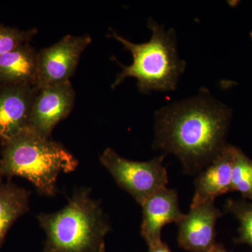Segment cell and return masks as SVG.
Here are the masks:
<instances>
[{
	"label": "cell",
	"mask_w": 252,
	"mask_h": 252,
	"mask_svg": "<svg viewBox=\"0 0 252 252\" xmlns=\"http://www.w3.org/2000/svg\"><path fill=\"white\" fill-rule=\"evenodd\" d=\"M92 41L91 36H64L38 52L36 86L38 89L70 81L81 55Z\"/></svg>",
	"instance_id": "8992f818"
},
{
	"label": "cell",
	"mask_w": 252,
	"mask_h": 252,
	"mask_svg": "<svg viewBox=\"0 0 252 252\" xmlns=\"http://www.w3.org/2000/svg\"><path fill=\"white\" fill-rule=\"evenodd\" d=\"M37 218L46 235L43 252H105L111 227L91 189L76 190L61 210Z\"/></svg>",
	"instance_id": "3957f363"
},
{
	"label": "cell",
	"mask_w": 252,
	"mask_h": 252,
	"mask_svg": "<svg viewBox=\"0 0 252 252\" xmlns=\"http://www.w3.org/2000/svg\"><path fill=\"white\" fill-rule=\"evenodd\" d=\"M74 99L75 92L70 81L38 89L28 127L51 137L54 127L72 112Z\"/></svg>",
	"instance_id": "52a82bcc"
},
{
	"label": "cell",
	"mask_w": 252,
	"mask_h": 252,
	"mask_svg": "<svg viewBox=\"0 0 252 252\" xmlns=\"http://www.w3.org/2000/svg\"><path fill=\"white\" fill-rule=\"evenodd\" d=\"M141 205V235L148 246L162 241L161 231L164 226L174 222L177 223L184 216L177 191L167 187L158 190Z\"/></svg>",
	"instance_id": "30bf717a"
},
{
	"label": "cell",
	"mask_w": 252,
	"mask_h": 252,
	"mask_svg": "<svg viewBox=\"0 0 252 252\" xmlns=\"http://www.w3.org/2000/svg\"><path fill=\"white\" fill-rule=\"evenodd\" d=\"M225 208V211L236 217L240 223L235 243L247 244L252 248V203L246 200H228Z\"/></svg>",
	"instance_id": "9a60e30c"
},
{
	"label": "cell",
	"mask_w": 252,
	"mask_h": 252,
	"mask_svg": "<svg viewBox=\"0 0 252 252\" xmlns=\"http://www.w3.org/2000/svg\"><path fill=\"white\" fill-rule=\"evenodd\" d=\"M223 214L214 202L190 205L177 222L179 245L190 252H210L217 243L216 223Z\"/></svg>",
	"instance_id": "ba28073f"
},
{
	"label": "cell",
	"mask_w": 252,
	"mask_h": 252,
	"mask_svg": "<svg viewBox=\"0 0 252 252\" xmlns=\"http://www.w3.org/2000/svg\"><path fill=\"white\" fill-rule=\"evenodd\" d=\"M149 252H172L168 245L163 242L160 241L159 243L149 246Z\"/></svg>",
	"instance_id": "e0dca14e"
},
{
	"label": "cell",
	"mask_w": 252,
	"mask_h": 252,
	"mask_svg": "<svg viewBox=\"0 0 252 252\" xmlns=\"http://www.w3.org/2000/svg\"><path fill=\"white\" fill-rule=\"evenodd\" d=\"M235 147L225 144L213 161L195 180V191L191 205L215 202V198L233 191L232 168Z\"/></svg>",
	"instance_id": "8fae6325"
},
{
	"label": "cell",
	"mask_w": 252,
	"mask_h": 252,
	"mask_svg": "<svg viewBox=\"0 0 252 252\" xmlns=\"http://www.w3.org/2000/svg\"><path fill=\"white\" fill-rule=\"evenodd\" d=\"M35 86L0 85V141L1 144L29 127Z\"/></svg>",
	"instance_id": "9c48e42d"
},
{
	"label": "cell",
	"mask_w": 252,
	"mask_h": 252,
	"mask_svg": "<svg viewBox=\"0 0 252 252\" xmlns=\"http://www.w3.org/2000/svg\"><path fill=\"white\" fill-rule=\"evenodd\" d=\"M232 189L241 194L244 200H252V160L237 147L232 168Z\"/></svg>",
	"instance_id": "5bb4252c"
},
{
	"label": "cell",
	"mask_w": 252,
	"mask_h": 252,
	"mask_svg": "<svg viewBox=\"0 0 252 252\" xmlns=\"http://www.w3.org/2000/svg\"><path fill=\"white\" fill-rule=\"evenodd\" d=\"M210 252H228L224 248V247L223 245H220V244H216L215 246L212 249L211 251Z\"/></svg>",
	"instance_id": "ac0fdd59"
},
{
	"label": "cell",
	"mask_w": 252,
	"mask_h": 252,
	"mask_svg": "<svg viewBox=\"0 0 252 252\" xmlns=\"http://www.w3.org/2000/svg\"><path fill=\"white\" fill-rule=\"evenodd\" d=\"M231 110L207 91L156 114L154 147L177 156L185 171L208 166L225 147Z\"/></svg>",
	"instance_id": "6da1fadb"
},
{
	"label": "cell",
	"mask_w": 252,
	"mask_h": 252,
	"mask_svg": "<svg viewBox=\"0 0 252 252\" xmlns=\"http://www.w3.org/2000/svg\"><path fill=\"white\" fill-rule=\"evenodd\" d=\"M37 32L36 28L23 31L18 28L0 25V56L24 44H29Z\"/></svg>",
	"instance_id": "2e32d148"
},
{
	"label": "cell",
	"mask_w": 252,
	"mask_h": 252,
	"mask_svg": "<svg viewBox=\"0 0 252 252\" xmlns=\"http://www.w3.org/2000/svg\"><path fill=\"white\" fill-rule=\"evenodd\" d=\"M148 28L152 31V37L143 44H134L115 31L110 32L109 36L119 41L132 56V63L129 66L117 61L122 72L117 76L112 89L130 77L137 79V86L142 93L174 91L177 87L187 64L179 57L175 32L173 29L165 31L163 26L153 19L149 20Z\"/></svg>",
	"instance_id": "277c9868"
},
{
	"label": "cell",
	"mask_w": 252,
	"mask_h": 252,
	"mask_svg": "<svg viewBox=\"0 0 252 252\" xmlns=\"http://www.w3.org/2000/svg\"><path fill=\"white\" fill-rule=\"evenodd\" d=\"M37 61L30 43L0 56V85L36 86Z\"/></svg>",
	"instance_id": "7c38bea8"
},
{
	"label": "cell",
	"mask_w": 252,
	"mask_h": 252,
	"mask_svg": "<svg viewBox=\"0 0 252 252\" xmlns=\"http://www.w3.org/2000/svg\"><path fill=\"white\" fill-rule=\"evenodd\" d=\"M31 193L11 180H0V249L10 228L16 220L29 211Z\"/></svg>",
	"instance_id": "4fadbf2b"
},
{
	"label": "cell",
	"mask_w": 252,
	"mask_h": 252,
	"mask_svg": "<svg viewBox=\"0 0 252 252\" xmlns=\"http://www.w3.org/2000/svg\"><path fill=\"white\" fill-rule=\"evenodd\" d=\"M164 157L160 156L149 161H133L109 148L101 154L99 160L117 185L142 205L158 190L167 187L168 176L162 165Z\"/></svg>",
	"instance_id": "5b68a950"
},
{
	"label": "cell",
	"mask_w": 252,
	"mask_h": 252,
	"mask_svg": "<svg viewBox=\"0 0 252 252\" xmlns=\"http://www.w3.org/2000/svg\"><path fill=\"white\" fill-rule=\"evenodd\" d=\"M250 36H251V39L252 40V31L251 32V33H250Z\"/></svg>",
	"instance_id": "d6986e66"
},
{
	"label": "cell",
	"mask_w": 252,
	"mask_h": 252,
	"mask_svg": "<svg viewBox=\"0 0 252 252\" xmlns=\"http://www.w3.org/2000/svg\"><path fill=\"white\" fill-rule=\"evenodd\" d=\"M1 146L0 178L26 179L46 196L57 193L60 174L74 172L79 164L62 144L30 127Z\"/></svg>",
	"instance_id": "7a4b0ae2"
}]
</instances>
